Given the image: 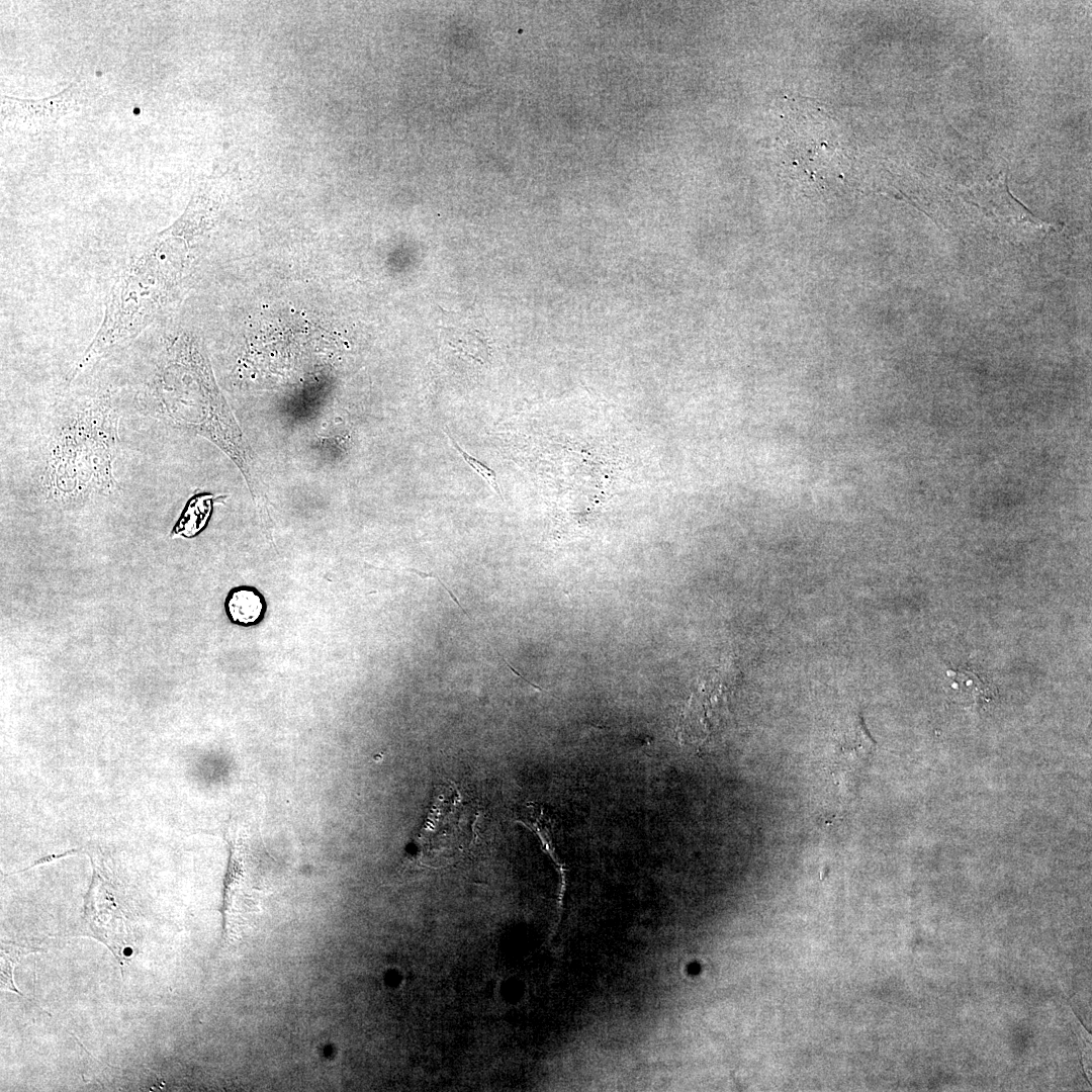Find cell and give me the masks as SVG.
<instances>
[{"label": "cell", "instance_id": "1", "mask_svg": "<svg viewBox=\"0 0 1092 1092\" xmlns=\"http://www.w3.org/2000/svg\"><path fill=\"white\" fill-rule=\"evenodd\" d=\"M38 427L27 458L30 500L69 509L119 496L118 413L110 393L61 400Z\"/></svg>", "mask_w": 1092, "mask_h": 1092}, {"label": "cell", "instance_id": "2", "mask_svg": "<svg viewBox=\"0 0 1092 1092\" xmlns=\"http://www.w3.org/2000/svg\"><path fill=\"white\" fill-rule=\"evenodd\" d=\"M792 105L782 132L786 156L801 168L826 166L842 159L844 152L829 116L809 102L796 101Z\"/></svg>", "mask_w": 1092, "mask_h": 1092}, {"label": "cell", "instance_id": "3", "mask_svg": "<svg viewBox=\"0 0 1092 1092\" xmlns=\"http://www.w3.org/2000/svg\"><path fill=\"white\" fill-rule=\"evenodd\" d=\"M463 813L457 792L441 788L435 796L426 824L418 837V849L428 857L446 854L461 845L466 835Z\"/></svg>", "mask_w": 1092, "mask_h": 1092}, {"label": "cell", "instance_id": "4", "mask_svg": "<svg viewBox=\"0 0 1092 1092\" xmlns=\"http://www.w3.org/2000/svg\"><path fill=\"white\" fill-rule=\"evenodd\" d=\"M2 120L21 129L37 130L54 124L74 110L81 100L78 82L48 98L32 100L4 96L1 99Z\"/></svg>", "mask_w": 1092, "mask_h": 1092}, {"label": "cell", "instance_id": "5", "mask_svg": "<svg viewBox=\"0 0 1092 1092\" xmlns=\"http://www.w3.org/2000/svg\"><path fill=\"white\" fill-rule=\"evenodd\" d=\"M267 611V603L260 590L251 585H239L229 590L224 600V612L235 625L251 627L261 623Z\"/></svg>", "mask_w": 1092, "mask_h": 1092}, {"label": "cell", "instance_id": "6", "mask_svg": "<svg viewBox=\"0 0 1092 1092\" xmlns=\"http://www.w3.org/2000/svg\"><path fill=\"white\" fill-rule=\"evenodd\" d=\"M33 951H35V949L16 944L14 942H1L0 981L2 991L9 990L18 995H22L21 992H19L18 989L15 987L13 980V970L21 957Z\"/></svg>", "mask_w": 1092, "mask_h": 1092}, {"label": "cell", "instance_id": "7", "mask_svg": "<svg viewBox=\"0 0 1092 1092\" xmlns=\"http://www.w3.org/2000/svg\"><path fill=\"white\" fill-rule=\"evenodd\" d=\"M444 434L447 436V438L449 439L451 445L455 448V450L458 452V454L462 457L463 461L475 473H477L483 480L486 481V483L497 494V496L500 498V500H504L502 490H500L499 484L497 482V474H496V472L492 468L487 466L485 463L481 462L480 460H478L477 458L473 457L468 452H466L456 442V440L450 434H448L446 431H444Z\"/></svg>", "mask_w": 1092, "mask_h": 1092}, {"label": "cell", "instance_id": "8", "mask_svg": "<svg viewBox=\"0 0 1092 1092\" xmlns=\"http://www.w3.org/2000/svg\"><path fill=\"white\" fill-rule=\"evenodd\" d=\"M410 570H411V571H413V572H415V573H417V574H418L419 576H421V577H424V578H428V577H433V578L437 579V580H438V582H439V583L441 584V586H442L443 588H445V590H446V592L448 593V595H449V596L451 597V599H452V600H453V601H454V602H455V603H456V604L458 605V607H460V609H461V610H462V611L464 612V614H465V615H468V614L466 613V611H465V610L463 609V607L461 606L460 602H459V601L457 600V598L455 597V595H454V594H453V593H452V592H451V590H450V589H449V588H448V587H447V586H446V585H445V584H444V583H443V582H442V581L440 580V578H439V577H438L437 575H435V574H432V573H426V572H423V571H420V570H416V569H410Z\"/></svg>", "mask_w": 1092, "mask_h": 1092}, {"label": "cell", "instance_id": "9", "mask_svg": "<svg viewBox=\"0 0 1092 1092\" xmlns=\"http://www.w3.org/2000/svg\"><path fill=\"white\" fill-rule=\"evenodd\" d=\"M503 659H504L505 663L507 664V666H508V667H509V668H510V669H511V670L513 671V673H514V674H516V675H518V676H520V677H522V678H523L524 680H526L527 682H529V684H530V685H532L533 687H535V688H539V687L535 686V685H534L533 682H530V681H529L528 679H526V678H525V677H524L523 675H521V674H520V673H519V672H518V671H517V670H516V669H515V668H514V667H513V666H512V665H511V664H510V663H509V662H508V661H507V660H506L505 658H503Z\"/></svg>", "mask_w": 1092, "mask_h": 1092}]
</instances>
